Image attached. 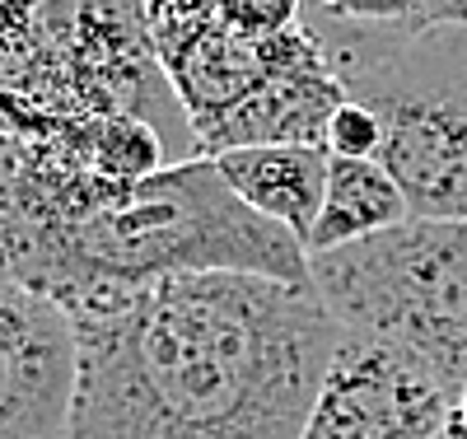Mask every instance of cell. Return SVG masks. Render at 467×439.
<instances>
[{
  "label": "cell",
  "instance_id": "obj_2",
  "mask_svg": "<svg viewBox=\"0 0 467 439\" xmlns=\"http://www.w3.org/2000/svg\"><path fill=\"white\" fill-rule=\"evenodd\" d=\"M202 271H253L314 286L308 248L244 206L206 154L169 164L75 220L47 225L5 276L80 313L99 299Z\"/></svg>",
  "mask_w": 467,
  "mask_h": 439
},
{
  "label": "cell",
  "instance_id": "obj_14",
  "mask_svg": "<svg viewBox=\"0 0 467 439\" xmlns=\"http://www.w3.org/2000/svg\"><path fill=\"white\" fill-rule=\"evenodd\" d=\"M449 434H462V439H467V388L458 392V402H453V421H449Z\"/></svg>",
  "mask_w": 467,
  "mask_h": 439
},
{
  "label": "cell",
  "instance_id": "obj_11",
  "mask_svg": "<svg viewBox=\"0 0 467 439\" xmlns=\"http://www.w3.org/2000/svg\"><path fill=\"white\" fill-rule=\"evenodd\" d=\"M467 28V0H308L304 28L314 33H383V37H411L425 28Z\"/></svg>",
  "mask_w": 467,
  "mask_h": 439
},
{
  "label": "cell",
  "instance_id": "obj_9",
  "mask_svg": "<svg viewBox=\"0 0 467 439\" xmlns=\"http://www.w3.org/2000/svg\"><path fill=\"white\" fill-rule=\"evenodd\" d=\"M215 169L244 206H253L271 225L290 229L308 248V234H314L323 211L327 169H332L327 145H244V150L215 154Z\"/></svg>",
  "mask_w": 467,
  "mask_h": 439
},
{
  "label": "cell",
  "instance_id": "obj_1",
  "mask_svg": "<svg viewBox=\"0 0 467 439\" xmlns=\"http://www.w3.org/2000/svg\"><path fill=\"white\" fill-rule=\"evenodd\" d=\"M70 439H299L341 323L314 286L202 271L75 313Z\"/></svg>",
  "mask_w": 467,
  "mask_h": 439
},
{
  "label": "cell",
  "instance_id": "obj_7",
  "mask_svg": "<svg viewBox=\"0 0 467 439\" xmlns=\"http://www.w3.org/2000/svg\"><path fill=\"white\" fill-rule=\"evenodd\" d=\"M458 392L416 355L369 337H341L299 439H440Z\"/></svg>",
  "mask_w": 467,
  "mask_h": 439
},
{
  "label": "cell",
  "instance_id": "obj_4",
  "mask_svg": "<svg viewBox=\"0 0 467 439\" xmlns=\"http://www.w3.org/2000/svg\"><path fill=\"white\" fill-rule=\"evenodd\" d=\"M117 112L145 117L197 159L140 0H0V131L43 136Z\"/></svg>",
  "mask_w": 467,
  "mask_h": 439
},
{
  "label": "cell",
  "instance_id": "obj_5",
  "mask_svg": "<svg viewBox=\"0 0 467 439\" xmlns=\"http://www.w3.org/2000/svg\"><path fill=\"white\" fill-rule=\"evenodd\" d=\"M314 37L346 99L374 108L383 127L379 164L398 178L411 220H467V28L411 37L337 28Z\"/></svg>",
  "mask_w": 467,
  "mask_h": 439
},
{
  "label": "cell",
  "instance_id": "obj_8",
  "mask_svg": "<svg viewBox=\"0 0 467 439\" xmlns=\"http://www.w3.org/2000/svg\"><path fill=\"white\" fill-rule=\"evenodd\" d=\"M80 328L43 290L0 276V439H70Z\"/></svg>",
  "mask_w": 467,
  "mask_h": 439
},
{
  "label": "cell",
  "instance_id": "obj_15",
  "mask_svg": "<svg viewBox=\"0 0 467 439\" xmlns=\"http://www.w3.org/2000/svg\"><path fill=\"white\" fill-rule=\"evenodd\" d=\"M440 439H462V434H440Z\"/></svg>",
  "mask_w": 467,
  "mask_h": 439
},
{
  "label": "cell",
  "instance_id": "obj_13",
  "mask_svg": "<svg viewBox=\"0 0 467 439\" xmlns=\"http://www.w3.org/2000/svg\"><path fill=\"white\" fill-rule=\"evenodd\" d=\"M215 10L224 24L244 28V33H290V28H304V15H308V0H215Z\"/></svg>",
  "mask_w": 467,
  "mask_h": 439
},
{
  "label": "cell",
  "instance_id": "obj_3",
  "mask_svg": "<svg viewBox=\"0 0 467 439\" xmlns=\"http://www.w3.org/2000/svg\"><path fill=\"white\" fill-rule=\"evenodd\" d=\"M140 10L197 154L323 145L346 85L308 28L244 33L220 19L215 0H140Z\"/></svg>",
  "mask_w": 467,
  "mask_h": 439
},
{
  "label": "cell",
  "instance_id": "obj_6",
  "mask_svg": "<svg viewBox=\"0 0 467 439\" xmlns=\"http://www.w3.org/2000/svg\"><path fill=\"white\" fill-rule=\"evenodd\" d=\"M341 332L402 346L453 392L467 388V220H407L308 257Z\"/></svg>",
  "mask_w": 467,
  "mask_h": 439
},
{
  "label": "cell",
  "instance_id": "obj_10",
  "mask_svg": "<svg viewBox=\"0 0 467 439\" xmlns=\"http://www.w3.org/2000/svg\"><path fill=\"white\" fill-rule=\"evenodd\" d=\"M407 220H411L407 196L379 159H337L332 154L323 211H318L314 234H308V257L365 244V238H379Z\"/></svg>",
  "mask_w": 467,
  "mask_h": 439
},
{
  "label": "cell",
  "instance_id": "obj_12",
  "mask_svg": "<svg viewBox=\"0 0 467 439\" xmlns=\"http://www.w3.org/2000/svg\"><path fill=\"white\" fill-rule=\"evenodd\" d=\"M323 145H327V154H337V159H379L383 127H379L374 108H365V103H356V99H346V103L332 112Z\"/></svg>",
  "mask_w": 467,
  "mask_h": 439
}]
</instances>
